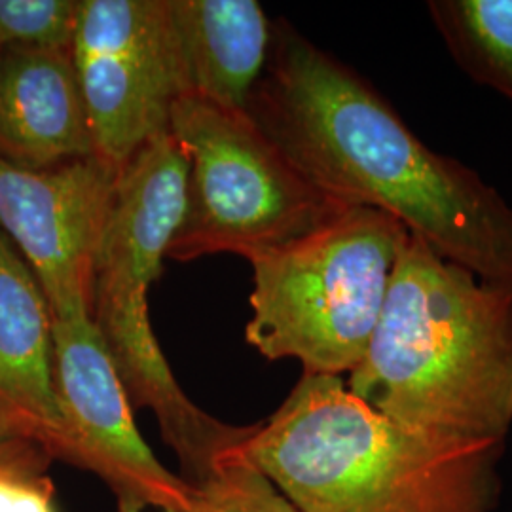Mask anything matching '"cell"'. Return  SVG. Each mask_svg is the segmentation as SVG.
Segmentation results:
<instances>
[{
  "instance_id": "obj_16",
  "label": "cell",
  "mask_w": 512,
  "mask_h": 512,
  "mask_svg": "<svg viewBox=\"0 0 512 512\" xmlns=\"http://www.w3.org/2000/svg\"><path fill=\"white\" fill-rule=\"evenodd\" d=\"M0 512H57L52 478L46 471H0Z\"/></svg>"
},
{
  "instance_id": "obj_4",
  "label": "cell",
  "mask_w": 512,
  "mask_h": 512,
  "mask_svg": "<svg viewBox=\"0 0 512 512\" xmlns=\"http://www.w3.org/2000/svg\"><path fill=\"white\" fill-rule=\"evenodd\" d=\"M188 160L171 133L152 139L120 169L95 256L92 319L131 408H148L196 490L241 446L253 425H230L192 403L165 361L148 315V289L181 226Z\"/></svg>"
},
{
  "instance_id": "obj_3",
  "label": "cell",
  "mask_w": 512,
  "mask_h": 512,
  "mask_svg": "<svg viewBox=\"0 0 512 512\" xmlns=\"http://www.w3.org/2000/svg\"><path fill=\"white\" fill-rule=\"evenodd\" d=\"M241 450L298 512H494L503 442L421 433L302 374Z\"/></svg>"
},
{
  "instance_id": "obj_6",
  "label": "cell",
  "mask_w": 512,
  "mask_h": 512,
  "mask_svg": "<svg viewBox=\"0 0 512 512\" xmlns=\"http://www.w3.org/2000/svg\"><path fill=\"white\" fill-rule=\"evenodd\" d=\"M169 133L188 160L181 226L165 258L232 253L251 260L304 238L348 209L294 167L247 110L186 93Z\"/></svg>"
},
{
  "instance_id": "obj_11",
  "label": "cell",
  "mask_w": 512,
  "mask_h": 512,
  "mask_svg": "<svg viewBox=\"0 0 512 512\" xmlns=\"http://www.w3.org/2000/svg\"><path fill=\"white\" fill-rule=\"evenodd\" d=\"M97 156L73 50L0 46V158L48 169Z\"/></svg>"
},
{
  "instance_id": "obj_10",
  "label": "cell",
  "mask_w": 512,
  "mask_h": 512,
  "mask_svg": "<svg viewBox=\"0 0 512 512\" xmlns=\"http://www.w3.org/2000/svg\"><path fill=\"white\" fill-rule=\"evenodd\" d=\"M0 429L61 459L54 315L37 277L0 232Z\"/></svg>"
},
{
  "instance_id": "obj_17",
  "label": "cell",
  "mask_w": 512,
  "mask_h": 512,
  "mask_svg": "<svg viewBox=\"0 0 512 512\" xmlns=\"http://www.w3.org/2000/svg\"><path fill=\"white\" fill-rule=\"evenodd\" d=\"M52 461L54 459L42 446L0 429V471H8V469L48 471V465Z\"/></svg>"
},
{
  "instance_id": "obj_15",
  "label": "cell",
  "mask_w": 512,
  "mask_h": 512,
  "mask_svg": "<svg viewBox=\"0 0 512 512\" xmlns=\"http://www.w3.org/2000/svg\"><path fill=\"white\" fill-rule=\"evenodd\" d=\"M78 0H0V46L73 50Z\"/></svg>"
},
{
  "instance_id": "obj_5",
  "label": "cell",
  "mask_w": 512,
  "mask_h": 512,
  "mask_svg": "<svg viewBox=\"0 0 512 512\" xmlns=\"http://www.w3.org/2000/svg\"><path fill=\"white\" fill-rule=\"evenodd\" d=\"M410 236L384 211L348 207L308 236L253 256L247 342L268 361L296 359L304 374H351Z\"/></svg>"
},
{
  "instance_id": "obj_1",
  "label": "cell",
  "mask_w": 512,
  "mask_h": 512,
  "mask_svg": "<svg viewBox=\"0 0 512 512\" xmlns=\"http://www.w3.org/2000/svg\"><path fill=\"white\" fill-rule=\"evenodd\" d=\"M247 112L321 192L403 222L437 255L512 287V207L475 169L431 150L365 78L274 25Z\"/></svg>"
},
{
  "instance_id": "obj_13",
  "label": "cell",
  "mask_w": 512,
  "mask_h": 512,
  "mask_svg": "<svg viewBox=\"0 0 512 512\" xmlns=\"http://www.w3.org/2000/svg\"><path fill=\"white\" fill-rule=\"evenodd\" d=\"M427 10L461 71L512 101V0H431Z\"/></svg>"
},
{
  "instance_id": "obj_8",
  "label": "cell",
  "mask_w": 512,
  "mask_h": 512,
  "mask_svg": "<svg viewBox=\"0 0 512 512\" xmlns=\"http://www.w3.org/2000/svg\"><path fill=\"white\" fill-rule=\"evenodd\" d=\"M54 385L63 423L59 461L99 476L116 512H198L194 490L141 437L92 315L54 317Z\"/></svg>"
},
{
  "instance_id": "obj_2",
  "label": "cell",
  "mask_w": 512,
  "mask_h": 512,
  "mask_svg": "<svg viewBox=\"0 0 512 512\" xmlns=\"http://www.w3.org/2000/svg\"><path fill=\"white\" fill-rule=\"evenodd\" d=\"M349 391L385 418L452 440L512 425V287L410 236Z\"/></svg>"
},
{
  "instance_id": "obj_9",
  "label": "cell",
  "mask_w": 512,
  "mask_h": 512,
  "mask_svg": "<svg viewBox=\"0 0 512 512\" xmlns=\"http://www.w3.org/2000/svg\"><path fill=\"white\" fill-rule=\"evenodd\" d=\"M118 175L99 156L48 169L0 158V232L37 277L54 317L92 315L95 256Z\"/></svg>"
},
{
  "instance_id": "obj_12",
  "label": "cell",
  "mask_w": 512,
  "mask_h": 512,
  "mask_svg": "<svg viewBox=\"0 0 512 512\" xmlns=\"http://www.w3.org/2000/svg\"><path fill=\"white\" fill-rule=\"evenodd\" d=\"M186 93L247 110L274 25L255 0H169ZM184 93V95H186Z\"/></svg>"
},
{
  "instance_id": "obj_14",
  "label": "cell",
  "mask_w": 512,
  "mask_h": 512,
  "mask_svg": "<svg viewBox=\"0 0 512 512\" xmlns=\"http://www.w3.org/2000/svg\"><path fill=\"white\" fill-rule=\"evenodd\" d=\"M198 512H298L238 446L194 490Z\"/></svg>"
},
{
  "instance_id": "obj_7",
  "label": "cell",
  "mask_w": 512,
  "mask_h": 512,
  "mask_svg": "<svg viewBox=\"0 0 512 512\" xmlns=\"http://www.w3.org/2000/svg\"><path fill=\"white\" fill-rule=\"evenodd\" d=\"M73 61L99 158L122 169L186 93L169 0H78Z\"/></svg>"
}]
</instances>
